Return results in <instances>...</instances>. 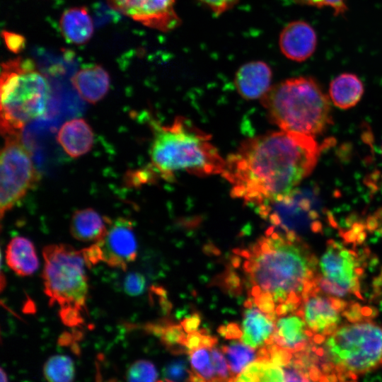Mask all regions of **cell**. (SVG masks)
<instances>
[{
	"mask_svg": "<svg viewBox=\"0 0 382 382\" xmlns=\"http://www.w3.org/2000/svg\"><path fill=\"white\" fill-rule=\"evenodd\" d=\"M270 120L282 130L313 136L332 122L329 100L308 76L283 81L262 98Z\"/></svg>",
	"mask_w": 382,
	"mask_h": 382,
	"instance_id": "obj_4",
	"label": "cell"
},
{
	"mask_svg": "<svg viewBox=\"0 0 382 382\" xmlns=\"http://www.w3.org/2000/svg\"><path fill=\"white\" fill-rule=\"evenodd\" d=\"M109 217L100 216L92 208L76 211L71 216L69 231L71 236L82 242H96L105 235Z\"/></svg>",
	"mask_w": 382,
	"mask_h": 382,
	"instance_id": "obj_21",
	"label": "cell"
},
{
	"mask_svg": "<svg viewBox=\"0 0 382 382\" xmlns=\"http://www.w3.org/2000/svg\"><path fill=\"white\" fill-rule=\"evenodd\" d=\"M42 256V278L50 305L58 306L64 324L80 325L88 295L87 265L81 251L66 244H52L44 248Z\"/></svg>",
	"mask_w": 382,
	"mask_h": 382,
	"instance_id": "obj_6",
	"label": "cell"
},
{
	"mask_svg": "<svg viewBox=\"0 0 382 382\" xmlns=\"http://www.w3.org/2000/svg\"><path fill=\"white\" fill-rule=\"evenodd\" d=\"M200 322L201 319L199 314L193 313L192 316L186 317L185 319H183L180 324L187 333H190L198 330Z\"/></svg>",
	"mask_w": 382,
	"mask_h": 382,
	"instance_id": "obj_35",
	"label": "cell"
},
{
	"mask_svg": "<svg viewBox=\"0 0 382 382\" xmlns=\"http://www.w3.org/2000/svg\"><path fill=\"white\" fill-rule=\"evenodd\" d=\"M240 255L251 297L269 295L276 307L286 304L292 312L301 306L306 284L317 274L318 260L299 238L291 241L272 226Z\"/></svg>",
	"mask_w": 382,
	"mask_h": 382,
	"instance_id": "obj_2",
	"label": "cell"
},
{
	"mask_svg": "<svg viewBox=\"0 0 382 382\" xmlns=\"http://www.w3.org/2000/svg\"><path fill=\"white\" fill-rule=\"evenodd\" d=\"M319 154L312 136L269 132L242 142L226 160L222 175L233 197L257 207L294 190L311 173Z\"/></svg>",
	"mask_w": 382,
	"mask_h": 382,
	"instance_id": "obj_1",
	"label": "cell"
},
{
	"mask_svg": "<svg viewBox=\"0 0 382 382\" xmlns=\"http://www.w3.org/2000/svg\"><path fill=\"white\" fill-rule=\"evenodd\" d=\"M154 126L151 167L161 178L170 180L179 172L197 176L222 175L226 160L208 134L182 117L168 125Z\"/></svg>",
	"mask_w": 382,
	"mask_h": 382,
	"instance_id": "obj_3",
	"label": "cell"
},
{
	"mask_svg": "<svg viewBox=\"0 0 382 382\" xmlns=\"http://www.w3.org/2000/svg\"><path fill=\"white\" fill-rule=\"evenodd\" d=\"M145 329L158 336L162 343L175 354L186 351L185 347L187 332L181 324H175L168 320L149 323Z\"/></svg>",
	"mask_w": 382,
	"mask_h": 382,
	"instance_id": "obj_25",
	"label": "cell"
},
{
	"mask_svg": "<svg viewBox=\"0 0 382 382\" xmlns=\"http://www.w3.org/2000/svg\"><path fill=\"white\" fill-rule=\"evenodd\" d=\"M325 349L341 376L372 371L382 364V325L369 320L342 325L327 339Z\"/></svg>",
	"mask_w": 382,
	"mask_h": 382,
	"instance_id": "obj_7",
	"label": "cell"
},
{
	"mask_svg": "<svg viewBox=\"0 0 382 382\" xmlns=\"http://www.w3.org/2000/svg\"><path fill=\"white\" fill-rule=\"evenodd\" d=\"M221 335L227 338L237 339L241 337L242 332L238 325L235 323L228 324L220 329Z\"/></svg>",
	"mask_w": 382,
	"mask_h": 382,
	"instance_id": "obj_36",
	"label": "cell"
},
{
	"mask_svg": "<svg viewBox=\"0 0 382 382\" xmlns=\"http://www.w3.org/2000/svg\"><path fill=\"white\" fill-rule=\"evenodd\" d=\"M357 257L355 251L348 250L340 243L329 240L328 248L321 257L320 267L323 276L330 283L362 299L359 279L364 273L361 267L363 257Z\"/></svg>",
	"mask_w": 382,
	"mask_h": 382,
	"instance_id": "obj_9",
	"label": "cell"
},
{
	"mask_svg": "<svg viewBox=\"0 0 382 382\" xmlns=\"http://www.w3.org/2000/svg\"><path fill=\"white\" fill-rule=\"evenodd\" d=\"M342 316L351 323H356L363 320L364 316L361 314V308L357 303H352L349 308L342 311Z\"/></svg>",
	"mask_w": 382,
	"mask_h": 382,
	"instance_id": "obj_34",
	"label": "cell"
},
{
	"mask_svg": "<svg viewBox=\"0 0 382 382\" xmlns=\"http://www.w3.org/2000/svg\"><path fill=\"white\" fill-rule=\"evenodd\" d=\"M100 262L108 266L127 270L137 256V242L132 222L126 218H109L104 236L95 242Z\"/></svg>",
	"mask_w": 382,
	"mask_h": 382,
	"instance_id": "obj_10",
	"label": "cell"
},
{
	"mask_svg": "<svg viewBox=\"0 0 382 382\" xmlns=\"http://www.w3.org/2000/svg\"><path fill=\"white\" fill-rule=\"evenodd\" d=\"M328 221H329L330 224L332 227L337 228V224L336 221H335L332 214L330 212H328Z\"/></svg>",
	"mask_w": 382,
	"mask_h": 382,
	"instance_id": "obj_39",
	"label": "cell"
},
{
	"mask_svg": "<svg viewBox=\"0 0 382 382\" xmlns=\"http://www.w3.org/2000/svg\"><path fill=\"white\" fill-rule=\"evenodd\" d=\"M282 367L267 359L257 357L228 382H285Z\"/></svg>",
	"mask_w": 382,
	"mask_h": 382,
	"instance_id": "obj_23",
	"label": "cell"
},
{
	"mask_svg": "<svg viewBox=\"0 0 382 382\" xmlns=\"http://www.w3.org/2000/svg\"><path fill=\"white\" fill-rule=\"evenodd\" d=\"M311 230L313 232L316 233V232H320L322 231V224L318 220H315L312 221L311 224Z\"/></svg>",
	"mask_w": 382,
	"mask_h": 382,
	"instance_id": "obj_38",
	"label": "cell"
},
{
	"mask_svg": "<svg viewBox=\"0 0 382 382\" xmlns=\"http://www.w3.org/2000/svg\"><path fill=\"white\" fill-rule=\"evenodd\" d=\"M278 45L281 52L287 59L297 62H304L316 50L317 33L308 22L294 21L287 23L280 32Z\"/></svg>",
	"mask_w": 382,
	"mask_h": 382,
	"instance_id": "obj_13",
	"label": "cell"
},
{
	"mask_svg": "<svg viewBox=\"0 0 382 382\" xmlns=\"http://www.w3.org/2000/svg\"><path fill=\"white\" fill-rule=\"evenodd\" d=\"M43 371L48 382H72L74 377L73 361L65 355H55L49 358Z\"/></svg>",
	"mask_w": 382,
	"mask_h": 382,
	"instance_id": "obj_26",
	"label": "cell"
},
{
	"mask_svg": "<svg viewBox=\"0 0 382 382\" xmlns=\"http://www.w3.org/2000/svg\"><path fill=\"white\" fill-rule=\"evenodd\" d=\"M71 81L79 96L91 104L101 100L107 95L110 86L109 74L98 64L81 69Z\"/></svg>",
	"mask_w": 382,
	"mask_h": 382,
	"instance_id": "obj_18",
	"label": "cell"
},
{
	"mask_svg": "<svg viewBox=\"0 0 382 382\" xmlns=\"http://www.w3.org/2000/svg\"><path fill=\"white\" fill-rule=\"evenodd\" d=\"M380 220L376 214L368 216L366 224V228L369 231H373L379 226Z\"/></svg>",
	"mask_w": 382,
	"mask_h": 382,
	"instance_id": "obj_37",
	"label": "cell"
},
{
	"mask_svg": "<svg viewBox=\"0 0 382 382\" xmlns=\"http://www.w3.org/2000/svg\"><path fill=\"white\" fill-rule=\"evenodd\" d=\"M1 36L7 48L13 53L17 54L20 52L25 47V40L24 37L20 34L3 30Z\"/></svg>",
	"mask_w": 382,
	"mask_h": 382,
	"instance_id": "obj_33",
	"label": "cell"
},
{
	"mask_svg": "<svg viewBox=\"0 0 382 382\" xmlns=\"http://www.w3.org/2000/svg\"><path fill=\"white\" fill-rule=\"evenodd\" d=\"M177 0H107L109 6L134 21L161 32H169L181 23Z\"/></svg>",
	"mask_w": 382,
	"mask_h": 382,
	"instance_id": "obj_11",
	"label": "cell"
},
{
	"mask_svg": "<svg viewBox=\"0 0 382 382\" xmlns=\"http://www.w3.org/2000/svg\"><path fill=\"white\" fill-rule=\"evenodd\" d=\"M348 0H289V2L301 5L315 7L318 8H329L335 16H344L347 11Z\"/></svg>",
	"mask_w": 382,
	"mask_h": 382,
	"instance_id": "obj_29",
	"label": "cell"
},
{
	"mask_svg": "<svg viewBox=\"0 0 382 382\" xmlns=\"http://www.w3.org/2000/svg\"><path fill=\"white\" fill-rule=\"evenodd\" d=\"M5 254L8 266L18 276H30L38 269L39 261L35 246L25 237L12 238L6 246Z\"/></svg>",
	"mask_w": 382,
	"mask_h": 382,
	"instance_id": "obj_20",
	"label": "cell"
},
{
	"mask_svg": "<svg viewBox=\"0 0 382 382\" xmlns=\"http://www.w3.org/2000/svg\"><path fill=\"white\" fill-rule=\"evenodd\" d=\"M366 237V233L364 231H363L360 233L359 234H358L356 242L357 243L361 244L365 240Z\"/></svg>",
	"mask_w": 382,
	"mask_h": 382,
	"instance_id": "obj_40",
	"label": "cell"
},
{
	"mask_svg": "<svg viewBox=\"0 0 382 382\" xmlns=\"http://www.w3.org/2000/svg\"><path fill=\"white\" fill-rule=\"evenodd\" d=\"M21 135L4 137L0 156L1 219L40 180V174Z\"/></svg>",
	"mask_w": 382,
	"mask_h": 382,
	"instance_id": "obj_8",
	"label": "cell"
},
{
	"mask_svg": "<svg viewBox=\"0 0 382 382\" xmlns=\"http://www.w3.org/2000/svg\"><path fill=\"white\" fill-rule=\"evenodd\" d=\"M0 93L1 132L6 137L21 134L28 122L45 114L51 88L32 59L18 57L1 64Z\"/></svg>",
	"mask_w": 382,
	"mask_h": 382,
	"instance_id": "obj_5",
	"label": "cell"
},
{
	"mask_svg": "<svg viewBox=\"0 0 382 382\" xmlns=\"http://www.w3.org/2000/svg\"><path fill=\"white\" fill-rule=\"evenodd\" d=\"M1 382H8L6 374L2 369H1Z\"/></svg>",
	"mask_w": 382,
	"mask_h": 382,
	"instance_id": "obj_41",
	"label": "cell"
},
{
	"mask_svg": "<svg viewBox=\"0 0 382 382\" xmlns=\"http://www.w3.org/2000/svg\"><path fill=\"white\" fill-rule=\"evenodd\" d=\"M244 306L241 341L253 349L273 344L277 316L263 312L252 298L245 302Z\"/></svg>",
	"mask_w": 382,
	"mask_h": 382,
	"instance_id": "obj_14",
	"label": "cell"
},
{
	"mask_svg": "<svg viewBox=\"0 0 382 382\" xmlns=\"http://www.w3.org/2000/svg\"><path fill=\"white\" fill-rule=\"evenodd\" d=\"M306 326L304 319L296 311L294 314L277 316L273 344L294 354L311 348L310 337L313 332Z\"/></svg>",
	"mask_w": 382,
	"mask_h": 382,
	"instance_id": "obj_15",
	"label": "cell"
},
{
	"mask_svg": "<svg viewBox=\"0 0 382 382\" xmlns=\"http://www.w3.org/2000/svg\"><path fill=\"white\" fill-rule=\"evenodd\" d=\"M294 357L289 363L282 366L285 382H318L325 376L318 368L311 363L309 351L294 354Z\"/></svg>",
	"mask_w": 382,
	"mask_h": 382,
	"instance_id": "obj_24",
	"label": "cell"
},
{
	"mask_svg": "<svg viewBox=\"0 0 382 382\" xmlns=\"http://www.w3.org/2000/svg\"><path fill=\"white\" fill-rule=\"evenodd\" d=\"M57 140L71 158H79L89 152L93 145V131L83 118L64 122L59 129Z\"/></svg>",
	"mask_w": 382,
	"mask_h": 382,
	"instance_id": "obj_17",
	"label": "cell"
},
{
	"mask_svg": "<svg viewBox=\"0 0 382 382\" xmlns=\"http://www.w3.org/2000/svg\"><path fill=\"white\" fill-rule=\"evenodd\" d=\"M272 72L262 61L243 64L236 71L234 83L238 93L245 99L262 98L271 88Z\"/></svg>",
	"mask_w": 382,
	"mask_h": 382,
	"instance_id": "obj_16",
	"label": "cell"
},
{
	"mask_svg": "<svg viewBox=\"0 0 382 382\" xmlns=\"http://www.w3.org/2000/svg\"><path fill=\"white\" fill-rule=\"evenodd\" d=\"M157 376L156 367L146 360L133 363L127 373L128 382H161L157 381Z\"/></svg>",
	"mask_w": 382,
	"mask_h": 382,
	"instance_id": "obj_28",
	"label": "cell"
},
{
	"mask_svg": "<svg viewBox=\"0 0 382 382\" xmlns=\"http://www.w3.org/2000/svg\"><path fill=\"white\" fill-rule=\"evenodd\" d=\"M222 352L226 354L231 371L234 375L239 374L257 356L252 347L239 342L223 346Z\"/></svg>",
	"mask_w": 382,
	"mask_h": 382,
	"instance_id": "obj_27",
	"label": "cell"
},
{
	"mask_svg": "<svg viewBox=\"0 0 382 382\" xmlns=\"http://www.w3.org/2000/svg\"><path fill=\"white\" fill-rule=\"evenodd\" d=\"M316 286L302 296L299 307L308 328L315 333L330 335L337 328L340 311L333 303V297L323 296Z\"/></svg>",
	"mask_w": 382,
	"mask_h": 382,
	"instance_id": "obj_12",
	"label": "cell"
},
{
	"mask_svg": "<svg viewBox=\"0 0 382 382\" xmlns=\"http://www.w3.org/2000/svg\"><path fill=\"white\" fill-rule=\"evenodd\" d=\"M216 16H219L235 6L239 0H198Z\"/></svg>",
	"mask_w": 382,
	"mask_h": 382,
	"instance_id": "obj_32",
	"label": "cell"
},
{
	"mask_svg": "<svg viewBox=\"0 0 382 382\" xmlns=\"http://www.w3.org/2000/svg\"><path fill=\"white\" fill-rule=\"evenodd\" d=\"M62 36L69 43L82 45L93 34V23L85 6H75L65 10L59 19Z\"/></svg>",
	"mask_w": 382,
	"mask_h": 382,
	"instance_id": "obj_19",
	"label": "cell"
},
{
	"mask_svg": "<svg viewBox=\"0 0 382 382\" xmlns=\"http://www.w3.org/2000/svg\"><path fill=\"white\" fill-rule=\"evenodd\" d=\"M223 353L216 346L211 347L212 363L218 379L220 382H228L230 368Z\"/></svg>",
	"mask_w": 382,
	"mask_h": 382,
	"instance_id": "obj_30",
	"label": "cell"
},
{
	"mask_svg": "<svg viewBox=\"0 0 382 382\" xmlns=\"http://www.w3.org/2000/svg\"><path fill=\"white\" fill-rule=\"evenodd\" d=\"M146 286L144 277L139 272L128 274L124 281L125 292L129 296H138L143 293Z\"/></svg>",
	"mask_w": 382,
	"mask_h": 382,
	"instance_id": "obj_31",
	"label": "cell"
},
{
	"mask_svg": "<svg viewBox=\"0 0 382 382\" xmlns=\"http://www.w3.org/2000/svg\"><path fill=\"white\" fill-rule=\"evenodd\" d=\"M377 233H378L379 236H382V228H380L378 231H376Z\"/></svg>",
	"mask_w": 382,
	"mask_h": 382,
	"instance_id": "obj_42",
	"label": "cell"
},
{
	"mask_svg": "<svg viewBox=\"0 0 382 382\" xmlns=\"http://www.w3.org/2000/svg\"><path fill=\"white\" fill-rule=\"evenodd\" d=\"M329 93L334 105L346 110L355 106L361 100L364 85L356 74L343 73L331 81Z\"/></svg>",
	"mask_w": 382,
	"mask_h": 382,
	"instance_id": "obj_22",
	"label": "cell"
}]
</instances>
